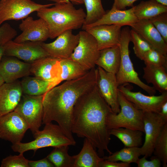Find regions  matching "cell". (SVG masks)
<instances>
[{"label":"cell","mask_w":167,"mask_h":167,"mask_svg":"<svg viewBox=\"0 0 167 167\" xmlns=\"http://www.w3.org/2000/svg\"><path fill=\"white\" fill-rule=\"evenodd\" d=\"M112 112L96 85L81 96L74 105L71 120L72 133L87 139L100 156L104 155L105 151L111 154L108 148L111 135L107 120Z\"/></svg>","instance_id":"1"},{"label":"cell","mask_w":167,"mask_h":167,"mask_svg":"<svg viewBox=\"0 0 167 167\" xmlns=\"http://www.w3.org/2000/svg\"><path fill=\"white\" fill-rule=\"evenodd\" d=\"M97 69L90 70L79 78L65 81L43 95L42 124L56 122L66 136L75 142L71 130L74 105L79 98L96 85Z\"/></svg>","instance_id":"2"},{"label":"cell","mask_w":167,"mask_h":167,"mask_svg":"<svg viewBox=\"0 0 167 167\" xmlns=\"http://www.w3.org/2000/svg\"><path fill=\"white\" fill-rule=\"evenodd\" d=\"M37 15L47 24L49 38L53 39L63 32L82 27L86 13L81 8H76L69 1L55 3L50 7L38 11Z\"/></svg>","instance_id":"3"},{"label":"cell","mask_w":167,"mask_h":167,"mask_svg":"<svg viewBox=\"0 0 167 167\" xmlns=\"http://www.w3.org/2000/svg\"><path fill=\"white\" fill-rule=\"evenodd\" d=\"M34 138V140L29 142L12 144L11 148L14 152L24 153L30 150L36 152L39 149L47 147L74 146L76 143L66 136L58 125L52 122L45 124L43 130L40 131Z\"/></svg>","instance_id":"4"},{"label":"cell","mask_w":167,"mask_h":167,"mask_svg":"<svg viewBox=\"0 0 167 167\" xmlns=\"http://www.w3.org/2000/svg\"><path fill=\"white\" fill-rule=\"evenodd\" d=\"M130 29L128 26L122 29L120 44L121 62L119 70L116 74L118 85L129 83L135 84L147 92L149 95H154L156 91L152 86L143 82L135 70L130 56L129 44Z\"/></svg>","instance_id":"5"},{"label":"cell","mask_w":167,"mask_h":167,"mask_svg":"<svg viewBox=\"0 0 167 167\" xmlns=\"http://www.w3.org/2000/svg\"><path fill=\"white\" fill-rule=\"evenodd\" d=\"M118 100L120 111L117 114L111 113L108 115L107 120L108 129L128 128L144 133V112L137 109L119 91Z\"/></svg>","instance_id":"6"},{"label":"cell","mask_w":167,"mask_h":167,"mask_svg":"<svg viewBox=\"0 0 167 167\" xmlns=\"http://www.w3.org/2000/svg\"><path fill=\"white\" fill-rule=\"evenodd\" d=\"M14 111L27 123L34 137L40 131L43 115V95L23 94Z\"/></svg>","instance_id":"7"},{"label":"cell","mask_w":167,"mask_h":167,"mask_svg":"<svg viewBox=\"0 0 167 167\" xmlns=\"http://www.w3.org/2000/svg\"><path fill=\"white\" fill-rule=\"evenodd\" d=\"M78 33V43L69 59L90 70L95 67L100 50L96 40L89 33L83 30Z\"/></svg>","instance_id":"8"},{"label":"cell","mask_w":167,"mask_h":167,"mask_svg":"<svg viewBox=\"0 0 167 167\" xmlns=\"http://www.w3.org/2000/svg\"><path fill=\"white\" fill-rule=\"evenodd\" d=\"M54 3L42 4L32 0H6L0 1V25L5 21L24 19L31 13L51 7Z\"/></svg>","instance_id":"9"},{"label":"cell","mask_w":167,"mask_h":167,"mask_svg":"<svg viewBox=\"0 0 167 167\" xmlns=\"http://www.w3.org/2000/svg\"><path fill=\"white\" fill-rule=\"evenodd\" d=\"M128 84L118 87L119 91L128 100L143 112L160 113L162 105L167 101V92L159 96H147L140 92H132Z\"/></svg>","instance_id":"10"},{"label":"cell","mask_w":167,"mask_h":167,"mask_svg":"<svg viewBox=\"0 0 167 167\" xmlns=\"http://www.w3.org/2000/svg\"><path fill=\"white\" fill-rule=\"evenodd\" d=\"M42 43L26 41L18 43L11 40L4 45V56L15 57L32 63L49 56L42 46Z\"/></svg>","instance_id":"11"},{"label":"cell","mask_w":167,"mask_h":167,"mask_svg":"<svg viewBox=\"0 0 167 167\" xmlns=\"http://www.w3.org/2000/svg\"><path fill=\"white\" fill-rule=\"evenodd\" d=\"M29 127L27 123L14 111L0 116V139L12 144L21 142Z\"/></svg>","instance_id":"12"},{"label":"cell","mask_w":167,"mask_h":167,"mask_svg":"<svg viewBox=\"0 0 167 167\" xmlns=\"http://www.w3.org/2000/svg\"><path fill=\"white\" fill-rule=\"evenodd\" d=\"M96 85L101 95L113 112H119L120 107L118 102V85L116 75L107 72L98 66Z\"/></svg>","instance_id":"13"},{"label":"cell","mask_w":167,"mask_h":167,"mask_svg":"<svg viewBox=\"0 0 167 167\" xmlns=\"http://www.w3.org/2000/svg\"><path fill=\"white\" fill-rule=\"evenodd\" d=\"M57 37L52 42H42V46L51 57L59 60L70 58L78 43L79 33L75 35L72 30H68Z\"/></svg>","instance_id":"14"},{"label":"cell","mask_w":167,"mask_h":167,"mask_svg":"<svg viewBox=\"0 0 167 167\" xmlns=\"http://www.w3.org/2000/svg\"><path fill=\"white\" fill-rule=\"evenodd\" d=\"M22 33L14 40L18 43L26 41L43 42L49 38L48 25L43 19H34L30 16L23 19L19 25Z\"/></svg>","instance_id":"15"},{"label":"cell","mask_w":167,"mask_h":167,"mask_svg":"<svg viewBox=\"0 0 167 167\" xmlns=\"http://www.w3.org/2000/svg\"><path fill=\"white\" fill-rule=\"evenodd\" d=\"M143 122L145 139L140 150L141 155L147 158L153 154L156 141L167 122L159 113L151 112H144Z\"/></svg>","instance_id":"16"},{"label":"cell","mask_w":167,"mask_h":167,"mask_svg":"<svg viewBox=\"0 0 167 167\" xmlns=\"http://www.w3.org/2000/svg\"><path fill=\"white\" fill-rule=\"evenodd\" d=\"M122 27L118 25H101L87 28L84 30L94 38L100 50L119 45Z\"/></svg>","instance_id":"17"},{"label":"cell","mask_w":167,"mask_h":167,"mask_svg":"<svg viewBox=\"0 0 167 167\" xmlns=\"http://www.w3.org/2000/svg\"><path fill=\"white\" fill-rule=\"evenodd\" d=\"M31 66V63L22 62L15 57H3L0 63V75L4 83H12L30 75Z\"/></svg>","instance_id":"18"},{"label":"cell","mask_w":167,"mask_h":167,"mask_svg":"<svg viewBox=\"0 0 167 167\" xmlns=\"http://www.w3.org/2000/svg\"><path fill=\"white\" fill-rule=\"evenodd\" d=\"M59 60L50 56L38 59L31 63V73L44 80L55 81L58 84L61 82Z\"/></svg>","instance_id":"19"},{"label":"cell","mask_w":167,"mask_h":167,"mask_svg":"<svg viewBox=\"0 0 167 167\" xmlns=\"http://www.w3.org/2000/svg\"><path fill=\"white\" fill-rule=\"evenodd\" d=\"M130 26L153 49L167 56V43L149 19L138 20Z\"/></svg>","instance_id":"20"},{"label":"cell","mask_w":167,"mask_h":167,"mask_svg":"<svg viewBox=\"0 0 167 167\" xmlns=\"http://www.w3.org/2000/svg\"><path fill=\"white\" fill-rule=\"evenodd\" d=\"M23 94L20 82L4 83L0 86V116L14 111Z\"/></svg>","instance_id":"21"},{"label":"cell","mask_w":167,"mask_h":167,"mask_svg":"<svg viewBox=\"0 0 167 167\" xmlns=\"http://www.w3.org/2000/svg\"><path fill=\"white\" fill-rule=\"evenodd\" d=\"M138 20L134 13V6L126 10H118L112 6L101 19L82 29L84 30L87 28L101 25L131 26Z\"/></svg>","instance_id":"22"},{"label":"cell","mask_w":167,"mask_h":167,"mask_svg":"<svg viewBox=\"0 0 167 167\" xmlns=\"http://www.w3.org/2000/svg\"><path fill=\"white\" fill-rule=\"evenodd\" d=\"M166 69L163 66L145 65L143 78L147 83L151 84L156 91L162 93L167 92Z\"/></svg>","instance_id":"23"},{"label":"cell","mask_w":167,"mask_h":167,"mask_svg":"<svg viewBox=\"0 0 167 167\" xmlns=\"http://www.w3.org/2000/svg\"><path fill=\"white\" fill-rule=\"evenodd\" d=\"M121 62V54L119 46L100 50L96 65L105 71L116 75Z\"/></svg>","instance_id":"24"},{"label":"cell","mask_w":167,"mask_h":167,"mask_svg":"<svg viewBox=\"0 0 167 167\" xmlns=\"http://www.w3.org/2000/svg\"><path fill=\"white\" fill-rule=\"evenodd\" d=\"M20 84L23 94L32 96L43 95L58 85L55 81L28 76L24 77Z\"/></svg>","instance_id":"25"},{"label":"cell","mask_w":167,"mask_h":167,"mask_svg":"<svg viewBox=\"0 0 167 167\" xmlns=\"http://www.w3.org/2000/svg\"><path fill=\"white\" fill-rule=\"evenodd\" d=\"M95 148L91 143L85 138L81 151L74 155V167H99L100 163L104 159L99 156Z\"/></svg>","instance_id":"26"},{"label":"cell","mask_w":167,"mask_h":167,"mask_svg":"<svg viewBox=\"0 0 167 167\" xmlns=\"http://www.w3.org/2000/svg\"><path fill=\"white\" fill-rule=\"evenodd\" d=\"M165 12H167V6L155 0L143 1L134 6V13L138 20L150 19Z\"/></svg>","instance_id":"27"},{"label":"cell","mask_w":167,"mask_h":167,"mask_svg":"<svg viewBox=\"0 0 167 167\" xmlns=\"http://www.w3.org/2000/svg\"><path fill=\"white\" fill-rule=\"evenodd\" d=\"M143 132L128 128H118L110 130V135L119 139L125 147H139L142 145Z\"/></svg>","instance_id":"28"},{"label":"cell","mask_w":167,"mask_h":167,"mask_svg":"<svg viewBox=\"0 0 167 167\" xmlns=\"http://www.w3.org/2000/svg\"><path fill=\"white\" fill-rule=\"evenodd\" d=\"M59 64L61 82L80 78L85 75L89 71L69 58L60 60Z\"/></svg>","instance_id":"29"},{"label":"cell","mask_w":167,"mask_h":167,"mask_svg":"<svg viewBox=\"0 0 167 167\" xmlns=\"http://www.w3.org/2000/svg\"><path fill=\"white\" fill-rule=\"evenodd\" d=\"M69 146L54 148L47 158L56 167H74V156L68 153Z\"/></svg>","instance_id":"30"},{"label":"cell","mask_w":167,"mask_h":167,"mask_svg":"<svg viewBox=\"0 0 167 167\" xmlns=\"http://www.w3.org/2000/svg\"><path fill=\"white\" fill-rule=\"evenodd\" d=\"M141 155L139 147H125L109 156H104L103 158L105 160L110 161H120L129 164L136 163Z\"/></svg>","instance_id":"31"},{"label":"cell","mask_w":167,"mask_h":167,"mask_svg":"<svg viewBox=\"0 0 167 167\" xmlns=\"http://www.w3.org/2000/svg\"><path fill=\"white\" fill-rule=\"evenodd\" d=\"M86 11V16L82 28L93 24L105 13L101 0H83Z\"/></svg>","instance_id":"32"},{"label":"cell","mask_w":167,"mask_h":167,"mask_svg":"<svg viewBox=\"0 0 167 167\" xmlns=\"http://www.w3.org/2000/svg\"><path fill=\"white\" fill-rule=\"evenodd\" d=\"M153 153L160 160L164 167L167 166V123L156 141Z\"/></svg>","instance_id":"33"},{"label":"cell","mask_w":167,"mask_h":167,"mask_svg":"<svg viewBox=\"0 0 167 167\" xmlns=\"http://www.w3.org/2000/svg\"><path fill=\"white\" fill-rule=\"evenodd\" d=\"M130 41L133 44V49L136 56L142 60L144 54L153 48L151 45L143 39L135 31L130 30Z\"/></svg>","instance_id":"34"},{"label":"cell","mask_w":167,"mask_h":167,"mask_svg":"<svg viewBox=\"0 0 167 167\" xmlns=\"http://www.w3.org/2000/svg\"><path fill=\"white\" fill-rule=\"evenodd\" d=\"M142 60L145 65L167 67V56L153 48L144 54Z\"/></svg>","instance_id":"35"},{"label":"cell","mask_w":167,"mask_h":167,"mask_svg":"<svg viewBox=\"0 0 167 167\" xmlns=\"http://www.w3.org/2000/svg\"><path fill=\"white\" fill-rule=\"evenodd\" d=\"M23 153L18 155H10L3 159L1 167H29V160L25 158Z\"/></svg>","instance_id":"36"},{"label":"cell","mask_w":167,"mask_h":167,"mask_svg":"<svg viewBox=\"0 0 167 167\" xmlns=\"http://www.w3.org/2000/svg\"><path fill=\"white\" fill-rule=\"evenodd\" d=\"M149 20L167 43V12L161 14Z\"/></svg>","instance_id":"37"},{"label":"cell","mask_w":167,"mask_h":167,"mask_svg":"<svg viewBox=\"0 0 167 167\" xmlns=\"http://www.w3.org/2000/svg\"><path fill=\"white\" fill-rule=\"evenodd\" d=\"M17 35V31L9 24L5 23L0 27V45L12 40Z\"/></svg>","instance_id":"38"},{"label":"cell","mask_w":167,"mask_h":167,"mask_svg":"<svg viewBox=\"0 0 167 167\" xmlns=\"http://www.w3.org/2000/svg\"><path fill=\"white\" fill-rule=\"evenodd\" d=\"M141 158H139L136 164L138 167H160L161 166V161L156 156H152L150 161L146 159V157L144 156Z\"/></svg>","instance_id":"39"},{"label":"cell","mask_w":167,"mask_h":167,"mask_svg":"<svg viewBox=\"0 0 167 167\" xmlns=\"http://www.w3.org/2000/svg\"><path fill=\"white\" fill-rule=\"evenodd\" d=\"M29 167H54V165L47 157L38 161H29Z\"/></svg>","instance_id":"40"},{"label":"cell","mask_w":167,"mask_h":167,"mask_svg":"<svg viewBox=\"0 0 167 167\" xmlns=\"http://www.w3.org/2000/svg\"><path fill=\"white\" fill-rule=\"evenodd\" d=\"M137 0H114L113 7L118 10H125L127 7L133 6L134 3Z\"/></svg>","instance_id":"41"},{"label":"cell","mask_w":167,"mask_h":167,"mask_svg":"<svg viewBox=\"0 0 167 167\" xmlns=\"http://www.w3.org/2000/svg\"><path fill=\"white\" fill-rule=\"evenodd\" d=\"M130 164L123 162L109 161L104 160L100 164L99 167H129Z\"/></svg>","instance_id":"42"},{"label":"cell","mask_w":167,"mask_h":167,"mask_svg":"<svg viewBox=\"0 0 167 167\" xmlns=\"http://www.w3.org/2000/svg\"><path fill=\"white\" fill-rule=\"evenodd\" d=\"M159 114L164 120L167 122V101L162 105Z\"/></svg>","instance_id":"43"},{"label":"cell","mask_w":167,"mask_h":167,"mask_svg":"<svg viewBox=\"0 0 167 167\" xmlns=\"http://www.w3.org/2000/svg\"><path fill=\"white\" fill-rule=\"evenodd\" d=\"M48 1L53 2L55 3H59L63 2L69 1L71 2L73 4L80 5L84 4L83 0H46Z\"/></svg>","instance_id":"44"},{"label":"cell","mask_w":167,"mask_h":167,"mask_svg":"<svg viewBox=\"0 0 167 167\" xmlns=\"http://www.w3.org/2000/svg\"><path fill=\"white\" fill-rule=\"evenodd\" d=\"M4 45H0V63L4 56Z\"/></svg>","instance_id":"45"},{"label":"cell","mask_w":167,"mask_h":167,"mask_svg":"<svg viewBox=\"0 0 167 167\" xmlns=\"http://www.w3.org/2000/svg\"><path fill=\"white\" fill-rule=\"evenodd\" d=\"M158 2L167 6V0H155Z\"/></svg>","instance_id":"46"},{"label":"cell","mask_w":167,"mask_h":167,"mask_svg":"<svg viewBox=\"0 0 167 167\" xmlns=\"http://www.w3.org/2000/svg\"><path fill=\"white\" fill-rule=\"evenodd\" d=\"M4 83V82L0 75V86Z\"/></svg>","instance_id":"47"},{"label":"cell","mask_w":167,"mask_h":167,"mask_svg":"<svg viewBox=\"0 0 167 167\" xmlns=\"http://www.w3.org/2000/svg\"><path fill=\"white\" fill-rule=\"evenodd\" d=\"M5 0H0V1L3 2V1H5Z\"/></svg>","instance_id":"48"},{"label":"cell","mask_w":167,"mask_h":167,"mask_svg":"<svg viewBox=\"0 0 167 167\" xmlns=\"http://www.w3.org/2000/svg\"></svg>","instance_id":"49"}]
</instances>
